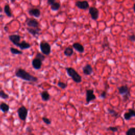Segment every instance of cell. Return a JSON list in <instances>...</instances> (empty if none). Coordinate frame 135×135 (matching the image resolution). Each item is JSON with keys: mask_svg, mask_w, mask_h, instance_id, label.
I'll return each instance as SVG.
<instances>
[{"mask_svg": "<svg viewBox=\"0 0 135 135\" xmlns=\"http://www.w3.org/2000/svg\"><path fill=\"white\" fill-rule=\"evenodd\" d=\"M108 111L109 114H110L113 117H117L118 116V114L117 112L115 110H114V109H108Z\"/></svg>", "mask_w": 135, "mask_h": 135, "instance_id": "obj_28", "label": "cell"}, {"mask_svg": "<svg viewBox=\"0 0 135 135\" xmlns=\"http://www.w3.org/2000/svg\"><path fill=\"white\" fill-rule=\"evenodd\" d=\"M96 96L94 94L93 89H88L86 90V102L87 104H89L91 101L94 100Z\"/></svg>", "mask_w": 135, "mask_h": 135, "instance_id": "obj_7", "label": "cell"}, {"mask_svg": "<svg viewBox=\"0 0 135 135\" xmlns=\"http://www.w3.org/2000/svg\"><path fill=\"white\" fill-rule=\"evenodd\" d=\"M11 3H14V2H15V0H14V1H11Z\"/></svg>", "mask_w": 135, "mask_h": 135, "instance_id": "obj_38", "label": "cell"}, {"mask_svg": "<svg viewBox=\"0 0 135 135\" xmlns=\"http://www.w3.org/2000/svg\"><path fill=\"white\" fill-rule=\"evenodd\" d=\"M100 97L102 99H105L107 97V92L106 91H102L100 94Z\"/></svg>", "mask_w": 135, "mask_h": 135, "instance_id": "obj_32", "label": "cell"}, {"mask_svg": "<svg viewBox=\"0 0 135 135\" xmlns=\"http://www.w3.org/2000/svg\"><path fill=\"white\" fill-rule=\"evenodd\" d=\"M57 85L59 88H60L62 89H65L67 88L68 87V84L67 83H66L65 82H63L61 81H59L57 83Z\"/></svg>", "mask_w": 135, "mask_h": 135, "instance_id": "obj_26", "label": "cell"}, {"mask_svg": "<svg viewBox=\"0 0 135 135\" xmlns=\"http://www.w3.org/2000/svg\"><path fill=\"white\" fill-rule=\"evenodd\" d=\"M32 65L35 70H39L42 67V61L37 58H34L32 61Z\"/></svg>", "mask_w": 135, "mask_h": 135, "instance_id": "obj_14", "label": "cell"}, {"mask_svg": "<svg viewBox=\"0 0 135 135\" xmlns=\"http://www.w3.org/2000/svg\"><path fill=\"white\" fill-rule=\"evenodd\" d=\"M133 9H134V12L135 13V3L134 4V6H133Z\"/></svg>", "mask_w": 135, "mask_h": 135, "instance_id": "obj_36", "label": "cell"}, {"mask_svg": "<svg viewBox=\"0 0 135 135\" xmlns=\"http://www.w3.org/2000/svg\"><path fill=\"white\" fill-rule=\"evenodd\" d=\"M29 14L31 16L39 18L41 15V11L37 8H31L28 11Z\"/></svg>", "mask_w": 135, "mask_h": 135, "instance_id": "obj_11", "label": "cell"}, {"mask_svg": "<svg viewBox=\"0 0 135 135\" xmlns=\"http://www.w3.org/2000/svg\"><path fill=\"white\" fill-rule=\"evenodd\" d=\"M126 135H135V128H129L126 132Z\"/></svg>", "mask_w": 135, "mask_h": 135, "instance_id": "obj_27", "label": "cell"}, {"mask_svg": "<svg viewBox=\"0 0 135 135\" xmlns=\"http://www.w3.org/2000/svg\"><path fill=\"white\" fill-rule=\"evenodd\" d=\"M26 30L30 34H31L33 36V37L35 38H38L39 37L40 34V31H41V29L40 28L33 29V28H27Z\"/></svg>", "mask_w": 135, "mask_h": 135, "instance_id": "obj_12", "label": "cell"}, {"mask_svg": "<svg viewBox=\"0 0 135 135\" xmlns=\"http://www.w3.org/2000/svg\"><path fill=\"white\" fill-rule=\"evenodd\" d=\"M0 110H1L3 113H6L9 110H10V107L5 102H2L0 104Z\"/></svg>", "mask_w": 135, "mask_h": 135, "instance_id": "obj_19", "label": "cell"}, {"mask_svg": "<svg viewBox=\"0 0 135 135\" xmlns=\"http://www.w3.org/2000/svg\"><path fill=\"white\" fill-rule=\"evenodd\" d=\"M75 4L76 7L79 8V9H81V10H86L88 8H89V3L88 1H78L75 2Z\"/></svg>", "mask_w": 135, "mask_h": 135, "instance_id": "obj_10", "label": "cell"}, {"mask_svg": "<svg viewBox=\"0 0 135 135\" xmlns=\"http://www.w3.org/2000/svg\"><path fill=\"white\" fill-rule=\"evenodd\" d=\"M42 119L43 122L46 124L48 125H51V120L50 119H49V118L46 117H42Z\"/></svg>", "mask_w": 135, "mask_h": 135, "instance_id": "obj_29", "label": "cell"}, {"mask_svg": "<svg viewBox=\"0 0 135 135\" xmlns=\"http://www.w3.org/2000/svg\"><path fill=\"white\" fill-rule=\"evenodd\" d=\"M10 50L11 53H12L13 55H22L23 54V52L22 51H20L18 50L17 49H15L14 48H10Z\"/></svg>", "mask_w": 135, "mask_h": 135, "instance_id": "obj_23", "label": "cell"}, {"mask_svg": "<svg viewBox=\"0 0 135 135\" xmlns=\"http://www.w3.org/2000/svg\"><path fill=\"white\" fill-rule=\"evenodd\" d=\"M128 39L132 42H135V35L132 34L129 35L128 37Z\"/></svg>", "mask_w": 135, "mask_h": 135, "instance_id": "obj_31", "label": "cell"}, {"mask_svg": "<svg viewBox=\"0 0 135 135\" xmlns=\"http://www.w3.org/2000/svg\"><path fill=\"white\" fill-rule=\"evenodd\" d=\"M4 11L5 14L9 17H11L12 16V13L11 10V8L10 7V5L8 4H6L5 5L4 7Z\"/></svg>", "mask_w": 135, "mask_h": 135, "instance_id": "obj_20", "label": "cell"}, {"mask_svg": "<svg viewBox=\"0 0 135 135\" xmlns=\"http://www.w3.org/2000/svg\"><path fill=\"white\" fill-rule=\"evenodd\" d=\"M0 98H2L3 99H7L9 98L8 94L6 93L3 90H0Z\"/></svg>", "mask_w": 135, "mask_h": 135, "instance_id": "obj_24", "label": "cell"}, {"mask_svg": "<svg viewBox=\"0 0 135 135\" xmlns=\"http://www.w3.org/2000/svg\"><path fill=\"white\" fill-rule=\"evenodd\" d=\"M2 12V8L0 6V13H1Z\"/></svg>", "mask_w": 135, "mask_h": 135, "instance_id": "obj_37", "label": "cell"}, {"mask_svg": "<svg viewBox=\"0 0 135 135\" xmlns=\"http://www.w3.org/2000/svg\"><path fill=\"white\" fill-rule=\"evenodd\" d=\"M15 74L16 77L25 80L26 81L35 82L38 80L37 77L31 75L24 69L21 68H18L15 71Z\"/></svg>", "mask_w": 135, "mask_h": 135, "instance_id": "obj_1", "label": "cell"}, {"mask_svg": "<svg viewBox=\"0 0 135 135\" xmlns=\"http://www.w3.org/2000/svg\"><path fill=\"white\" fill-rule=\"evenodd\" d=\"M40 49L44 55L49 56L51 51L50 44L46 41H42L40 44Z\"/></svg>", "mask_w": 135, "mask_h": 135, "instance_id": "obj_4", "label": "cell"}, {"mask_svg": "<svg viewBox=\"0 0 135 135\" xmlns=\"http://www.w3.org/2000/svg\"><path fill=\"white\" fill-rule=\"evenodd\" d=\"M125 120H129L132 117H135V110L132 109H129L128 112H125L124 115Z\"/></svg>", "mask_w": 135, "mask_h": 135, "instance_id": "obj_15", "label": "cell"}, {"mask_svg": "<svg viewBox=\"0 0 135 135\" xmlns=\"http://www.w3.org/2000/svg\"><path fill=\"white\" fill-rule=\"evenodd\" d=\"M26 132H28V133L31 134V132H32V128H31V127H28L26 128Z\"/></svg>", "mask_w": 135, "mask_h": 135, "instance_id": "obj_34", "label": "cell"}, {"mask_svg": "<svg viewBox=\"0 0 135 135\" xmlns=\"http://www.w3.org/2000/svg\"><path fill=\"white\" fill-rule=\"evenodd\" d=\"M21 36L18 34H12L8 36V39L14 45V46L18 47L19 44L20 43Z\"/></svg>", "mask_w": 135, "mask_h": 135, "instance_id": "obj_8", "label": "cell"}, {"mask_svg": "<svg viewBox=\"0 0 135 135\" xmlns=\"http://www.w3.org/2000/svg\"><path fill=\"white\" fill-rule=\"evenodd\" d=\"M60 6H61L59 2H56L51 6V9L53 11H57L58 10H59V9L60 8Z\"/></svg>", "mask_w": 135, "mask_h": 135, "instance_id": "obj_22", "label": "cell"}, {"mask_svg": "<svg viewBox=\"0 0 135 135\" xmlns=\"http://www.w3.org/2000/svg\"><path fill=\"white\" fill-rule=\"evenodd\" d=\"M107 130H110V131L115 133V132H118V129L116 127H109L107 128Z\"/></svg>", "mask_w": 135, "mask_h": 135, "instance_id": "obj_30", "label": "cell"}, {"mask_svg": "<svg viewBox=\"0 0 135 135\" xmlns=\"http://www.w3.org/2000/svg\"><path fill=\"white\" fill-rule=\"evenodd\" d=\"M8 28L7 26L5 25V26H4V30H5V31H6V32H7V31H8Z\"/></svg>", "mask_w": 135, "mask_h": 135, "instance_id": "obj_35", "label": "cell"}, {"mask_svg": "<svg viewBox=\"0 0 135 135\" xmlns=\"http://www.w3.org/2000/svg\"><path fill=\"white\" fill-rule=\"evenodd\" d=\"M17 112L18 116L21 120L25 121L26 120L28 114V110L25 106H22L20 107L17 109Z\"/></svg>", "mask_w": 135, "mask_h": 135, "instance_id": "obj_5", "label": "cell"}, {"mask_svg": "<svg viewBox=\"0 0 135 135\" xmlns=\"http://www.w3.org/2000/svg\"><path fill=\"white\" fill-rule=\"evenodd\" d=\"M74 53L73 49L68 47L65 49V50L64 51V55L67 56V57H71L73 55V54Z\"/></svg>", "mask_w": 135, "mask_h": 135, "instance_id": "obj_21", "label": "cell"}, {"mask_svg": "<svg viewBox=\"0 0 135 135\" xmlns=\"http://www.w3.org/2000/svg\"><path fill=\"white\" fill-rule=\"evenodd\" d=\"M26 24L29 28H33V29H37L40 28V23L37 20L32 17L28 18L26 20Z\"/></svg>", "mask_w": 135, "mask_h": 135, "instance_id": "obj_6", "label": "cell"}, {"mask_svg": "<svg viewBox=\"0 0 135 135\" xmlns=\"http://www.w3.org/2000/svg\"><path fill=\"white\" fill-rule=\"evenodd\" d=\"M89 13L91 15V19L93 20H97L99 15V12L98 9L95 7H90L89 8Z\"/></svg>", "mask_w": 135, "mask_h": 135, "instance_id": "obj_9", "label": "cell"}, {"mask_svg": "<svg viewBox=\"0 0 135 135\" xmlns=\"http://www.w3.org/2000/svg\"><path fill=\"white\" fill-rule=\"evenodd\" d=\"M119 93L121 95H123V99L124 102L128 100L130 96V90L127 85H122L118 88Z\"/></svg>", "mask_w": 135, "mask_h": 135, "instance_id": "obj_3", "label": "cell"}, {"mask_svg": "<svg viewBox=\"0 0 135 135\" xmlns=\"http://www.w3.org/2000/svg\"><path fill=\"white\" fill-rule=\"evenodd\" d=\"M35 58H37V59H38L42 61H44L45 59H46V57L44 56V55H42V53H40V52H38L37 53V55H36V56H35Z\"/></svg>", "mask_w": 135, "mask_h": 135, "instance_id": "obj_25", "label": "cell"}, {"mask_svg": "<svg viewBox=\"0 0 135 135\" xmlns=\"http://www.w3.org/2000/svg\"><path fill=\"white\" fill-rule=\"evenodd\" d=\"M18 47H19V48L21 50H26V49H28L30 48L31 47V45L30 43L26 42L25 41H24V40H23V41H22L21 42H20Z\"/></svg>", "mask_w": 135, "mask_h": 135, "instance_id": "obj_17", "label": "cell"}, {"mask_svg": "<svg viewBox=\"0 0 135 135\" xmlns=\"http://www.w3.org/2000/svg\"><path fill=\"white\" fill-rule=\"evenodd\" d=\"M82 71L84 75H90L93 73V68L90 65L87 64L82 68Z\"/></svg>", "mask_w": 135, "mask_h": 135, "instance_id": "obj_13", "label": "cell"}, {"mask_svg": "<svg viewBox=\"0 0 135 135\" xmlns=\"http://www.w3.org/2000/svg\"><path fill=\"white\" fill-rule=\"evenodd\" d=\"M72 48L74 49H75L76 51L80 53H82L84 51V48L83 46L81 44H80L78 42L74 43L72 44Z\"/></svg>", "mask_w": 135, "mask_h": 135, "instance_id": "obj_16", "label": "cell"}, {"mask_svg": "<svg viewBox=\"0 0 135 135\" xmlns=\"http://www.w3.org/2000/svg\"><path fill=\"white\" fill-rule=\"evenodd\" d=\"M30 135H34L32 133H31V134H30Z\"/></svg>", "mask_w": 135, "mask_h": 135, "instance_id": "obj_39", "label": "cell"}, {"mask_svg": "<svg viewBox=\"0 0 135 135\" xmlns=\"http://www.w3.org/2000/svg\"><path fill=\"white\" fill-rule=\"evenodd\" d=\"M68 75L72 79L73 81L76 83L82 82V77L74 69L71 67H67L66 68Z\"/></svg>", "mask_w": 135, "mask_h": 135, "instance_id": "obj_2", "label": "cell"}, {"mask_svg": "<svg viewBox=\"0 0 135 135\" xmlns=\"http://www.w3.org/2000/svg\"><path fill=\"white\" fill-rule=\"evenodd\" d=\"M56 1H55V0H48V1H47V4H48V5H50L51 6L52 4L56 2Z\"/></svg>", "mask_w": 135, "mask_h": 135, "instance_id": "obj_33", "label": "cell"}, {"mask_svg": "<svg viewBox=\"0 0 135 135\" xmlns=\"http://www.w3.org/2000/svg\"><path fill=\"white\" fill-rule=\"evenodd\" d=\"M41 94V97L42 98V100L43 101H48L50 99V94L49 93L48 91L47 90H44L40 93Z\"/></svg>", "mask_w": 135, "mask_h": 135, "instance_id": "obj_18", "label": "cell"}]
</instances>
